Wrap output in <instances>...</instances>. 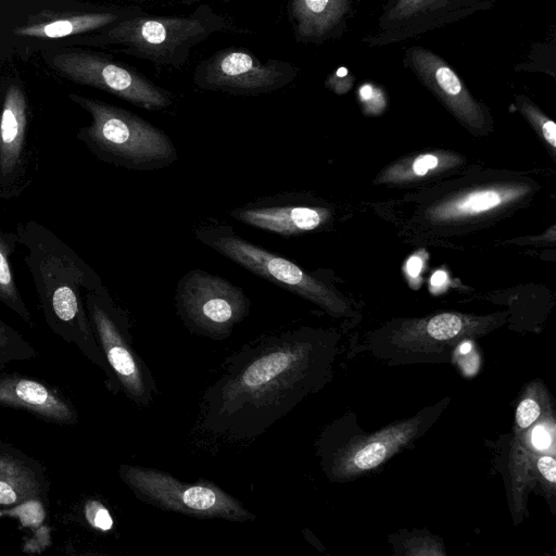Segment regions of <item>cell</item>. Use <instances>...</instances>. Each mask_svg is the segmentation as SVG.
Wrapping results in <instances>:
<instances>
[{"mask_svg": "<svg viewBox=\"0 0 556 556\" xmlns=\"http://www.w3.org/2000/svg\"><path fill=\"white\" fill-rule=\"evenodd\" d=\"M26 250L29 270L45 320L67 343H73L105 376L113 394L121 392L93 333L85 293L103 286L99 275L52 230L29 220L15 231Z\"/></svg>", "mask_w": 556, "mask_h": 556, "instance_id": "obj_2", "label": "cell"}, {"mask_svg": "<svg viewBox=\"0 0 556 556\" xmlns=\"http://www.w3.org/2000/svg\"><path fill=\"white\" fill-rule=\"evenodd\" d=\"M87 314L98 344L124 395L147 407L157 392L155 380L137 353L127 313L118 306L105 286L85 293Z\"/></svg>", "mask_w": 556, "mask_h": 556, "instance_id": "obj_6", "label": "cell"}, {"mask_svg": "<svg viewBox=\"0 0 556 556\" xmlns=\"http://www.w3.org/2000/svg\"><path fill=\"white\" fill-rule=\"evenodd\" d=\"M87 521L96 529L109 531L113 526V519L106 507L98 501H90L85 506Z\"/></svg>", "mask_w": 556, "mask_h": 556, "instance_id": "obj_24", "label": "cell"}, {"mask_svg": "<svg viewBox=\"0 0 556 556\" xmlns=\"http://www.w3.org/2000/svg\"><path fill=\"white\" fill-rule=\"evenodd\" d=\"M200 242L271 283L314 302L331 314L345 305L337 293L315 275L237 235L225 224H205L194 231Z\"/></svg>", "mask_w": 556, "mask_h": 556, "instance_id": "obj_5", "label": "cell"}, {"mask_svg": "<svg viewBox=\"0 0 556 556\" xmlns=\"http://www.w3.org/2000/svg\"><path fill=\"white\" fill-rule=\"evenodd\" d=\"M466 321L459 315L444 313L430 318L426 325L427 333L435 340L457 337L465 328Z\"/></svg>", "mask_w": 556, "mask_h": 556, "instance_id": "obj_22", "label": "cell"}, {"mask_svg": "<svg viewBox=\"0 0 556 556\" xmlns=\"http://www.w3.org/2000/svg\"><path fill=\"white\" fill-rule=\"evenodd\" d=\"M406 61L419 79L462 121L480 127L483 112L471 98L456 73L429 50L413 47L406 51Z\"/></svg>", "mask_w": 556, "mask_h": 556, "instance_id": "obj_13", "label": "cell"}, {"mask_svg": "<svg viewBox=\"0 0 556 556\" xmlns=\"http://www.w3.org/2000/svg\"><path fill=\"white\" fill-rule=\"evenodd\" d=\"M444 280H445V274H444V273H442V271H437V273L432 276V278H431V282H432V285H434V286H440V285H442V283L444 282Z\"/></svg>", "mask_w": 556, "mask_h": 556, "instance_id": "obj_31", "label": "cell"}, {"mask_svg": "<svg viewBox=\"0 0 556 556\" xmlns=\"http://www.w3.org/2000/svg\"><path fill=\"white\" fill-rule=\"evenodd\" d=\"M389 447L387 442H371L357 451L353 457V464L361 470L375 468L387 457Z\"/></svg>", "mask_w": 556, "mask_h": 556, "instance_id": "obj_23", "label": "cell"}, {"mask_svg": "<svg viewBox=\"0 0 556 556\" xmlns=\"http://www.w3.org/2000/svg\"><path fill=\"white\" fill-rule=\"evenodd\" d=\"M521 193L522 189L517 187L479 189L438 206L431 215L440 220L472 217L508 203Z\"/></svg>", "mask_w": 556, "mask_h": 556, "instance_id": "obj_17", "label": "cell"}, {"mask_svg": "<svg viewBox=\"0 0 556 556\" xmlns=\"http://www.w3.org/2000/svg\"><path fill=\"white\" fill-rule=\"evenodd\" d=\"M527 114L536 125L541 126V132L547 143L554 149L556 146V125L553 121L541 116L531 108L526 109Z\"/></svg>", "mask_w": 556, "mask_h": 556, "instance_id": "obj_26", "label": "cell"}, {"mask_svg": "<svg viewBox=\"0 0 556 556\" xmlns=\"http://www.w3.org/2000/svg\"><path fill=\"white\" fill-rule=\"evenodd\" d=\"M118 476L137 498L164 510L238 522L256 518L240 501L208 481L184 482L155 468L127 464L119 466Z\"/></svg>", "mask_w": 556, "mask_h": 556, "instance_id": "obj_4", "label": "cell"}, {"mask_svg": "<svg viewBox=\"0 0 556 556\" xmlns=\"http://www.w3.org/2000/svg\"><path fill=\"white\" fill-rule=\"evenodd\" d=\"M37 356L35 348L14 328L0 319V368L14 361Z\"/></svg>", "mask_w": 556, "mask_h": 556, "instance_id": "obj_21", "label": "cell"}, {"mask_svg": "<svg viewBox=\"0 0 556 556\" xmlns=\"http://www.w3.org/2000/svg\"><path fill=\"white\" fill-rule=\"evenodd\" d=\"M236 220L280 236H294L320 227L329 218V211L318 206L288 204L264 199L232 210Z\"/></svg>", "mask_w": 556, "mask_h": 556, "instance_id": "obj_15", "label": "cell"}, {"mask_svg": "<svg viewBox=\"0 0 556 556\" xmlns=\"http://www.w3.org/2000/svg\"><path fill=\"white\" fill-rule=\"evenodd\" d=\"M177 314L192 332L224 340L250 312L242 288L202 269L187 271L175 291Z\"/></svg>", "mask_w": 556, "mask_h": 556, "instance_id": "obj_7", "label": "cell"}, {"mask_svg": "<svg viewBox=\"0 0 556 556\" xmlns=\"http://www.w3.org/2000/svg\"><path fill=\"white\" fill-rule=\"evenodd\" d=\"M532 442L540 450L547 448L552 442L548 431L543 426H536L532 432Z\"/></svg>", "mask_w": 556, "mask_h": 556, "instance_id": "obj_29", "label": "cell"}, {"mask_svg": "<svg viewBox=\"0 0 556 556\" xmlns=\"http://www.w3.org/2000/svg\"><path fill=\"white\" fill-rule=\"evenodd\" d=\"M342 0H292L291 16L301 37L325 35L339 20Z\"/></svg>", "mask_w": 556, "mask_h": 556, "instance_id": "obj_19", "label": "cell"}, {"mask_svg": "<svg viewBox=\"0 0 556 556\" xmlns=\"http://www.w3.org/2000/svg\"><path fill=\"white\" fill-rule=\"evenodd\" d=\"M50 489L45 467L21 450L0 441V507L30 501L42 504Z\"/></svg>", "mask_w": 556, "mask_h": 556, "instance_id": "obj_16", "label": "cell"}, {"mask_svg": "<svg viewBox=\"0 0 556 556\" xmlns=\"http://www.w3.org/2000/svg\"><path fill=\"white\" fill-rule=\"evenodd\" d=\"M216 25L202 15L130 16L106 31L111 42L126 47L147 60L179 65L190 47L211 34Z\"/></svg>", "mask_w": 556, "mask_h": 556, "instance_id": "obj_8", "label": "cell"}, {"mask_svg": "<svg viewBox=\"0 0 556 556\" xmlns=\"http://www.w3.org/2000/svg\"><path fill=\"white\" fill-rule=\"evenodd\" d=\"M439 163V159L433 154H422L419 155L412 165V172L416 176H424L426 175L430 169H433L437 167Z\"/></svg>", "mask_w": 556, "mask_h": 556, "instance_id": "obj_27", "label": "cell"}, {"mask_svg": "<svg viewBox=\"0 0 556 556\" xmlns=\"http://www.w3.org/2000/svg\"><path fill=\"white\" fill-rule=\"evenodd\" d=\"M481 0H392L374 42L388 43L453 22L480 7Z\"/></svg>", "mask_w": 556, "mask_h": 556, "instance_id": "obj_12", "label": "cell"}, {"mask_svg": "<svg viewBox=\"0 0 556 556\" xmlns=\"http://www.w3.org/2000/svg\"><path fill=\"white\" fill-rule=\"evenodd\" d=\"M118 15L111 12L83 13L18 26L14 34L20 37L58 39L91 31L113 24Z\"/></svg>", "mask_w": 556, "mask_h": 556, "instance_id": "obj_18", "label": "cell"}, {"mask_svg": "<svg viewBox=\"0 0 556 556\" xmlns=\"http://www.w3.org/2000/svg\"><path fill=\"white\" fill-rule=\"evenodd\" d=\"M53 67L68 79L101 89L148 111L172 104L170 93L134 70L99 54L66 51L52 55Z\"/></svg>", "mask_w": 556, "mask_h": 556, "instance_id": "obj_9", "label": "cell"}, {"mask_svg": "<svg viewBox=\"0 0 556 556\" xmlns=\"http://www.w3.org/2000/svg\"><path fill=\"white\" fill-rule=\"evenodd\" d=\"M540 415V406L533 399H525L518 405L516 412V421L520 428H527L532 425V422Z\"/></svg>", "mask_w": 556, "mask_h": 556, "instance_id": "obj_25", "label": "cell"}, {"mask_svg": "<svg viewBox=\"0 0 556 556\" xmlns=\"http://www.w3.org/2000/svg\"><path fill=\"white\" fill-rule=\"evenodd\" d=\"M91 117L77 139L99 160L130 170L150 172L170 166L178 159L170 138L159 127L125 109L70 94Z\"/></svg>", "mask_w": 556, "mask_h": 556, "instance_id": "obj_3", "label": "cell"}, {"mask_svg": "<svg viewBox=\"0 0 556 556\" xmlns=\"http://www.w3.org/2000/svg\"><path fill=\"white\" fill-rule=\"evenodd\" d=\"M28 105L25 92L11 84L0 106V199L18 197L28 186Z\"/></svg>", "mask_w": 556, "mask_h": 556, "instance_id": "obj_11", "label": "cell"}, {"mask_svg": "<svg viewBox=\"0 0 556 556\" xmlns=\"http://www.w3.org/2000/svg\"><path fill=\"white\" fill-rule=\"evenodd\" d=\"M538 469L544 479L551 483H555L556 462L552 456H542L538 460Z\"/></svg>", "mask_w": 556, "mask_h": 556, "instance_id": "obj_28", "label": "cell"}, {"mask_svg": "<svg viewBox=\"0 0 556 556\" xmlns=\"http://www.w3.org/2000/svg\"><path fill=\"white\" fill-rule=\"evenodd\" d=\"M408 273L412 276H417L421 269V261L417 256H413L407 263Z\"/></svg>", "mask_w": 556, "mask_h": 556, "instance_id": "obj_30", "label": "cell"}, {"mask_svg": "<svg viewBox=\"0 0 556 556\" xmlns=\"http://www.w3.org/2000/svg\"><path fill=\"white\" fill-rule=\"evenodd\" d=\"M329 359L326 339L308 328L251 341L204 391L200 429L230 441L260 437L319 388Z\"/></svg>", "mask_w": 556, "mask_h": 556, "instance_id": "obj_1", "label": "cell"}, {"mask_svg": "<svg viewBox=\"0 0 556 556\" xmlns=\"http://www.w3.org/2000/svg\"><path fill=\"white\" fill-rule=\"evenodd\" d=\"M0 406L25 410L45 421L76 425L73 404L45 382L18 375L0 376Z\"/></svg>", "mask_w": 556, "mask_h": 556, "instance_id": "obj_14", "label": "cell"}, {"mask_svg": "<svg viewBox=\"0 0 556 556\" xmlns=\"http://www.w3.org/2000/svg\"><path fill=\"white\" fill-rule=\"evenodd\" d=\"M293 72L287 63H263L247 51L229 49L203 62L194 74V81L210 90L258 94L283 87L292 80Z\"/></svg>", "mask_w": 556, "mask_h": 556, "instance_id": "obj_10", "label": "cell"}, {"mask_svg": "<svg viewBox=\"0 0 556 556\" xmlns=\"http://www.w3.org/2000/svg\"><path fill=\"white\" fill-rule=\"evenodd\" d=\"M18 245L16 232L0 229V302L13 311L22 320L31 325L30 313L20 293L10 257Z\"/></svg>", "mask_w": 556, "mask_h": 556, "instance_id": "obj_20", "label": "cell"}]
</instances>
